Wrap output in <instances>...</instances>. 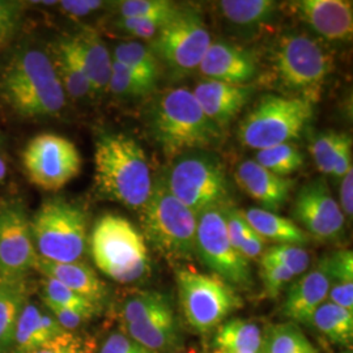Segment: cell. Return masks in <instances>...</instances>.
<instances>
[{
    "label": "cell",
    "instance_id": "db71d44e",
    "mask_svg": "<svg viewBox=\"0 0 353 353\" xmlns=\"http://www.w3.org/2000/svg\"><path fill=\"white\" fill-rule=\"evenodd\" d=\"M212 353H258V352H221V351H214Z\"/></svg>",
    "mask_w": 353,
    "mask_h": 353
},
{
    "label": "cell",
    "instance_id": "2e32d148",
    "mask_svg": "<svg viewBox=\"0 0 353 353\" xmlns=\"http://www.w3.org/2000/svg\"><path fill=\"white\" fill-rule=\"evenodd\" d=\"M294 14L330 42H350L353 36V4L347 0L290 1Z\"/></svg>",
    "mask_w": 353,
    "mask_h": 353
},
{
    "label": "cell",
    "instance_id": "816d5d0a",
    "mask_svg": "<svg viewBox=\"0 0 353 353\" xmlns=\"http://www.w3.org/2000/svg\"><path fill=\"white\" fill-rule=\"evenodd\" d=\"M327 299L330 303L353 312V285L330 287Z\"/></svg>",
    "mask_w": 353,
    "mask_h": 353
},
{
    "label": "cell",
    "instance_id": "d6a6232c",
    "mask_svg": "<svg viewBox=\"0 0 353 353\" xmlns=\"http://www.w3.org/2000/svg\"><path fill=\"white\" fill-rule=\"evenodd\" d=\"M262 353H318L300 327L292 322L270 327Z\"/></svg>",
    "mask_w": 353,
    "mask_h": 353
},
{
    "label": "cell",
    "instance_id": "ee69618b",
    "mask_svg": "<svg viewBox=\"0 0 353 353\" xmlns=\"http://www.w3.org/2000/svg\"><path fill=\"white\" fill-rule=\"evenodd\" d=\"M29 353H92V350L83 338L71 331H64Z\"/></svg>",
    "mask_w": 353,
    "mask_h": 353
},
{
    "label": "cell",
    "instance_id": "9a60e30c",
    "mask_svg": "<svg viewBox=\"0 0 353 353\" xmlns=\"http://www.w3.org/2000/svg\"><path fill=\"white\" fill-rule=\"evenodd\" d=\"M292 212L305 232L316 240L332 242L344 233L345 217L323 178H316L301 188Z\"/></svg>",
    "mask_w": 353,
    "mask_h": 353
},
{
    "label": "cell",
    "instance_id": "b9f144b4",
    "mask_svg": "<svg viewBox=\"0 0 353 353\" xmlns=\"http://www.w3.org/2000/svg\"><path fill=\"white\" fill-rule=\"evenodd\" d=\"M261 278L263 281L265 296L276 299L296 276L283 265L261 262Z\"/></svg>",
    "mask_w": 353,
    "mask_h": 353
},
{
    "label": "cell",
    "instance_id": "5bb4252c",
    "mask_svg": "<svg viewBox=\"0 0 353 353\" xmlns=\"http://www.w3.org/2000/svg\"><path fill=\"white\" fill-rule=\"evenodd\" d=\"M36 261L30 221L23 205L0 204V281L24 280Z\"/></svg>",
    "mask_w": 353,
    "mask_h": 353
},
{
    "label": "cell",
    "instance_id": "7dc6e473",
    "mask_svg": "<svg viewBox=\"0 0 353 353\" xmlns=\"http://www.w3.org/2000/svg\"><path fill=\"white\" fill-rule=\"evenodd\" d=\"M54 314V318L57 322L61 325V327L64 331H74L76 328L80 327L84 322H87L90 316L88 314H84L81 312H77L74 309H67V307H61L55 305H46Z\"/></svg>",
    "mask_w": 353,
    "mask_h": 353
},
{
    "label": "cell",
    "instance_id": "7402d4cb",
    "mask_svg": "<svg viewBox=\"0 0 353 353\" xmlns=\"http://www.w3.org/2000/svg\"><path fill=\"white\" fill-rule=\"evenodd\" d=\"M34 268L45 276L58 280L67 288L74 290L89 303L99 306L106 296V285L94 272L90 265L84 262H70L59 263L51 262L37 255V261Z\"/></svg>",
    "mask_w": 353,
    "mask_h": 353
},
{
    "label": "cell",
    "instance_id": "836d02e7",
    "mask_svg": "<svg viewBox=\"0 0 353 353\" xmlns=\"http://www.w3.org/2000/svg\"><path fill=\"white\" fill-rule=\"evenodd\" d=\"M255 161L271 173L287 178L303 166V154L294 144L284 143L256 152Z\"/></svg>",
    "mask_w": 353,
    "mask_h": 353
},
{
    "label": "cell",
    "instance_id": "603a6c76",
    "mask_svg": "<svg viewBox=\"0 0 353 353\" xmlns=\"http://www.w3.org/2000/svg\"><path fill=\"white\" fill-rule=\"evenodd\" d=\"M125 326L128 338L153 353L168 351L179 343V328L173 307Z\"/></svg>",
    "mask_w": 353,
    "mask_h": 353
},
{
    "label": "cell",
    "instance_id": "f907efd6",
    "mask_svg": "<svg viewBox=\"0 0 353 353\" xmlns=\"http://www.w3.org/2000/svg\"><path fill=\"white\" fill-rule=\"evenodd\" d=\"M341 212L344 217H352L353 214V170H350L345 176L341 178Z\"/></svg>",
    "mask_w": 353,
    "mask_h": 353
},
{
    "label": "cell",
    "instance_id": "f1b7e54d",
    "mask_svg": "<svg viewBox=\"0 0 353 353\" xmlns=\"http://www.w3.org/2000/svg\"><path fill=\"white\" fill-rule=\"evenodd\" d=\"M310 325L334 344L351 348L353 343V312L325 301L313 314Z\"/></svg>",
    "mask_w": 353,
    "mask_h": 353
},
{
    "label": "cell",
    "instance_id": "ffe728a7",
    "mask_svg": "<svg viewBox=\"0 0 353 353\" xmlns=\"http://www.w3.org/2000/svg\"><path fill=\"white\" fill-rule=\"evenodd\" d=\"M330 280L318 265L292 283L281 313L294 325H310L316 309L327 300Z\"/></svg>",
    "mask_w": 353,
    "mask_h": 353
},
{
    "label": "cell",
    "instance_id": "c3c4849f",
    "mask_svg": "<svg viewBox=\"0 0 353 353\" xmlns=\"http://www.w3.org/2000/svg\"><path fill=\"white\" fill-rule=\"evenodd\" d=\"M58 4L64 12L75 17H83L100 10L105 3L100 0H63Z\"/></svg>",
    "mask_w": 353,
    "mask_h": 353
},
{
    "label": "cell",
    "instance_id": "6da1fadb",
    "mask_svg": "<svg viewBox=\"0 0 353 353\" xmlns=\"http://www.w3.org/2000/svg\"><path fill=\"white\" fill-rule=\"evenodd\" d=\"M94 186L102 198L141 210L153 188L151 166L139 143L126 134L105 132L94 144Z\"/></svg>",
    "mask_w": 353,
    "mask_h": 353
},
{
    "label": "cell",
    "instance_id": "8d00e7d4",
    "mask_svg": "<svg viewBox=\"0 0 353 353\" xmlns=\"http://www.w3.org/2000/svg\"><path fill=\"white\" fill-rule=\"evenodd\" d=\"M351 137L344 132L325 131L319 132L310 141V154L316 163L321 173L331 176L338 153L344 145V143Z\"/></svg>",
    "mask_w": 353,
    "mask_h": 353
},
{
    "label": "cell",
    "instance_id": "f546056e",
    "mask_svg": "<svg viewBox=\"0 0 353 353\" xmlns=\"http://www.w3.org/2000/svg\"><path fill=\"white\" fill-rule=\"evenodd\" d=\"M224 214L227 221L228 234L233 248L246 261L261 259L265 250V240L252 229L240 210L225 205Z\"/></svg>",
    "mask_w": 353,
    "mask_h": 353
},
{
    "label": "cell",
    "instance_id": "8992f818",
    "mask_svg": "<svg viewBox=\"0 0 353 353\" xmlns=\"http://www.w3.org/2000/svg\"><path fill=\"white\" fill-rule=\"evenodd\" d=\"M140 212L141 234L166 259L182 262L196 255L198 216L169 191L164 178L153 181L151 195Z\"/></svg>",
    "mask_w": 353,
    "mask_h": 353
},
{
    "label": "cell",
    "instance_id": "f35d334b",
    "mask_svg": "<svg viewBox=\"0 0 353 353\" xmlns=\"http://www.w3.org/2000/svg\"><path fill=\"white\" fill-rule=\"evenodd\" d=\"M261 262L275 263L290 270L294 276L303 275L310 265V254L299 245L279 243L265 250Z\"/></svg>",
    "mask_w": 353,
    "mask_h": 353
},
{
    "label": "cell",
    "instance_id": "cb8c5ba5",
    "mask_svg": "<svg viewBox=\"0 0 353 353\" xmlns=\"http://www.w3.org/2000/svg\"><path fill=\"white\" fill-rule=\"evenodd\" d=\"M64 332L54 316L43 314L36 305L28 303L19 316L14 331L16 353H29Z\"/></svg>",
    "mask_w": 353,
    "mask_h": 353
},
{
    "label": "cell",
    "instance_id": "f5cc1de1",
    "mask_svg": "<svg viewBox=\"0 0 353 353\" xmlns=\"http://www.w3.org/2000/svg\"><path fill=\"white\" fill-rule=\"evenodd\" d=\"M7 174V168H6V163L3 161V159H0V181L4 179V176Z\"/></svg>",
    "mask_w": 353,
    "mask_h": 353
},
{
    "label": "cell",
    "instance_id": "d6986e66",
    "mask_svg": "<svg viewBox=\"0 0 353 353\" xmlns=\"http://www.w3.org/2000/svg\"><path fill=\"white\" fill-rule=\"evenodd\" d=\"M234 178L241 190L270 212L279 211L288 202L294 183L293 179L271 173L255 160L242 161L236 169Z\"/></svg>",
    "mask_w": 353,
    "mask_h": 353
},
{
    "label": "cell",
    "instance_id": "484cf974",
    "mask_svg": "<svg viewBox=\"0 0 353 353\" xmlns=\"http://www.w3.org/2000/svg\"><path fill=\"white\" fill-rule=\"evenodd\" d=\"M214 351L262 353V330L254 322L233 318L223 322L214 332Z\"/></svg>",
    "mask_w": 353,
    "mask_h": 353
},
{
    "label": "cell",
    "instance_id": "30bf717a",
    "mask_svg": "<svg viewBox=\"0 0 353 353\" xmlns=\"http://www.w3.org/2000/svg\"><path fill=\"white\" fill-rule=\"evenodd\" d=\"M179 303L191 327L207 334L243 306L234 287L214 274L179 268L176 274Z\"/></svg>",
    "mask_w": 353,
    "mask_h": 353
},
{
    "label": "cell",
    "instance_id": "52a82bcc",
    "mask_svg": "<svg viewBox=\"0 0 353 353\" xmlns=\"http://www.w3.org/2000/svg\"><path fill=\"white\" fill-rule=\"evenodd\" d=\"M166 188L194 214L228 205L229 181L221 160L207 150H194L172 159Z\"/></svg>",
    "mask_w": 353,
    "mask_h": 353
},
{
    "label": "cell",
    "instance_id": "f6af8a7d",
    "mask_svg": "<svg viewBox=\"0 0 353 353\" xmlns=\"http://www.w3.org/2000/svg\"><path fill=\"white\" fill-rule=\"evenodd\" d=\"M166 23L159 20H148V19H119L117 28L126 32L132 37L153 39L159 34Z\"/></svg>",
    "mask_w": 353,
    "mask_h": 353
},
{
    "label": "cell",
    "instance_id": "9c48e42d",
    "mask_svg": "<svg viewBox=\"0 0 353 353\" xmlns=\"http://www.w3.org/2000/svg\"><path fill=\"white\" fill-rule=\"evenodd\" d=\"M314 103L284 94H265L245 115L239 139L252 150H265L300 137L313 119Z\"/></svg>",
    "mask_w": 353,
    "mask_h": 353
},
{
    "label": "cell",
    "instance_id": "4dcf8cb0",
    "mask_svg": "<svg viewBox=\"0 0 353 353\" xmlns=\"http://www.w3.org/2000/svg\"><path fill=\"white\" fill-rule=\"evenodd\" d=\"M52 64L67 96L77 100L92 93L87 76L64 39H61L57 45L55 63Z\"/></svg>",
    "mask_w": 353,
    "mask_h": 353
},
{
    "label": "cell",
    "instance_id": "60d3db41",
    "mask_svg": "<svg viewBox=\"0 0 353 353\" xmlns=\"http://www.w3.org/2000/svg\"><path fill=\"white\" fill-rule=\"evenodd\" d=\"M318 265L327 275L330 287L353 285L352 250L341 249L338 252H331Z\"/></svg>",
    "mask_w": 353,
    "mask_h": 353
},
{
    "label": "cell",
    "instance_id": "277c9868",
    "mask_svg": "<svg viewBox=\"0 0 353 353\" xmlns=\"http://www.w3.org/2000/svg\"><path fill=\"white\" fill-rule=\"evenodd\" d=\"M1 90L24 117H49L65 105V93L49 55L30 49L17 54L4 71Z\"/></svg>",
    "mask_w": 353,
    "mask_h": 353
},
{
    "label": "cell",
    "instance_id": "11a10c76",
    "mask_svg": "<svg viewBox=\"0 0 353 353\" xmlns=\"http://www.w3.org/2000/svg\"><path fill=\"white\" fill-rule=\"evenodd\" d=\"M0 145H1V139H0Z\"/></svg>",
    "mask_w": 353,
    "mask_h": 353
},
{
    "label": "cell",
    "instance_id": "83f0119b",
    "mask_svg": "<svg viewBox=\"0 0 353 353\" xmlns=\"http://www.w3.org/2000/svg\"><path fill=\"white\" fill-rule=\"evenodd\" d=\"M26 300L24 280L0 281V353L13 345L14 331Z\"/></svg>",
    "mask_w": 353,
    "mask_h": 353
},
{
    "label": "cell",
    "instance_id": "7bdbcfd3",
    "mask_svg": "<svg viewBox=\"0 0 353 353\" xmlns=\"http://www.w3.org/2000/svg\"><path fill=\"white\" fill-rule=\"evenodd\" d=\"M24 3L12 0H0V46L8 43L12 39L19 24Z\"/></svg>",
    "mask_w": 353,
    "mask_h": 353
},
{
    "label": "cell",
    "instance_id": "ab89813d",
    "mask_svg": "<svg viewBox=\"0 0 353 353\" xmlns=\"http://www.w3.org/2000/svg\"><path fill=\"white\" fill-rule=\"evenodd\" d=\"M43 300L46 305H55L67 309H74L89 316H93L97 310V306L89 303L88 300L79 296L74 290L67 288L58 280L45 278L43 281Z\"/></svg>",
    "mask_w": 353,
    "mask_h": 353
},
{
    "label": "cell",
    "instance_id": "d590c367",
    "mask_svg": "<svg viewBox=\"0 0 353 353\" xmlns=\"http://www.w3.org/2000/svg\"><path fill=\"white\" fill-rule=\"evenodd\" d=\"M168 307H172V305L164 293L144 290L127 299L122 307V319L125 325L135 323Z\"/></svg>",
    "mask_w": 353,
    "mask_h": 353
},
{
    "label": "cell",
    "instance_id": "7c38bea8",
    "mask_svg": "<svg viewBox=\"0 0 353 353\" xmlns=\"http://www.w3.org/2000/svg\"><path fill=\"white\" fill-rule=\"evenodd\" d=\"M211 43L212 37L202 16L181 8L153 38L151 50L173 72L185 75L198 70Z\"/></svg>",
    "mask_w": 353,
    "mask_h": 353
},
{
    "label": "cell",
    "instance_id": "3957f363",
    "mask_svg": "<svg viewBox=\"0 0 353 353\" xmlns=\"http://www.w3.org/2000/svg\"><path fill=\"white\" fill-rule=\"evenodd\" d=\"M148 128L154 141L172 159L194 150H210L221 140V130L204 114L192 90H165L152 103Z\"/></svg>",
    "mask_w": 353,
    "mask_h": 353
},
{
    "label": "cell",
    "instance_id": "8fae6325",
    "mask_svg": "<svg viewBox=\"0 0 353 353\" xmlns=\"http://www.w3.org/2000/svg\"><path fill=\"white\" fill-rule=\"evenodd\" d=\"M224 207H214L198 214L195 252L214 275L234 288L250 290V262L233 248L229 240Z\"/></svg>",
    "mask_w": 353,
    "mask_h": 353
},
{
    "label": "cell",
    "instance_id": "44dd1931",
    "mask_svg": "<svg viewBox=\"0 0 353 353\" xmlns=\"http://www.w3.org/2000/svg\"><path fill=\"white\" fill-rule=\"evenodd\" d=\"M63 39L87 76L92 93L100 94L108 90L113 58L99 34L93 30H83Z\"/></svg>",
    "mask_w": 353,
    "mask_h": 353
},
{
    "label": "cell",
    "instance_id": "bcb514c9",
    "mask_svg": "<svg viewBox=\"0 0 353 353\" xmlns=\"http://www.w3.org/2000/svg\"><path fill=\"white\" fill-rule=\"evenodd\" d=\"M100 353H153L126 335L113 334L102 344Z\"/></svg>",
    "mask_w": 353,
    "mask_h": 353
},
{
    "label": "cell",
    "instance_id": "4316f807",
    "mask_svg": "<svg viewBox=\"0 0 353 353\" xmlns=\"http://www.w3.org/2000/svg\"><path fill=\"white\" fill-rule=\"evenodd\" d=\"M219 10L232 26L254 29L275 19L279 3L274 0H223L219 1Z\"/></svg>",
    "mask_w": 353,
    "mask_h": 353
},
{
    "label": "cell",
    "instance_id": "74e56055",
    "mask_svg": "<svg viewBox=\"0 0 353 353\" xmlns=\"http://www.w3.org/2000/svg\"><path fill=\"white\" fill-rule=\"evenodd\" d=\"M154 87L156 85L137 75L134 71L127 68L126 65L113 59L112 75L108 85L109 92L121 97H141L148 94Z\"/></svg>",
    "mask_w": 353,
    "mask_h": 353
},
{
    "label": "cell",
    "instance_id": "1f68e13d",
    "mask_svg": "<svg viewBox=\"0 0 353 353\" xmlns=\"http://www.w3.org/2000/svg\"><path fill=\"white\" fill-rule=\"evenodd\" d=\"M114 61L126 65L137 75L156 85L159 79V61L145 45L140 42H123L114 49Z\"/></svg>",
    "mask_w": 353,
    "mask_h": 353
},
{
    "label": "cell",
    "instance_id": "5b68a950",
    "mask_svg": "<svg viewBox=\"0 0 353 353\" xmlns=\"http://www.w3.org/2000/svg\"><path fill=\"white\" fill-rule=\"evenodd\" d=\"M94 265L121 284L137 283L151 271L147 241L137 227L118 214H105L90 234Z\"/></svg>",
    "mask_w": 353,
    "mask_h": 353
},
{
    "label": "cell",
    "instance_id": "681fc988",
    "mask_svg": "<svg viewBox=\"0 0 353 353\" xmlns=\"http://www.w3.org/2000/svg\"><path fill=\"white\" fill-rule=\"evenodd\" d=\"M350 170H352V138H350L344 143V145L338 153L331 176L341 179Z\"/></svg>",
    "mask_w": 353,
    "mask_h": 353
},
{
    "label": "cell",
    "instance_id": "4fadbf2b",
    "mask_svg": "<svg viewBox=\"0 0 353 353\" xmlns=\"http://www.w3.org/2000/svg\"><path fill=\"white\" fill-rule=\"evenodd\" d=\"M23 164L32 185L45 191H59L79 176L83 160L71 140L45 132L29 140Z\"/></svg>",
    "mask_w": 353,
    "mask_h": 353
},
{
    "label": "cell",
    "instance_id": "d4e9b609",
    "mask_svg": "<svg viewBox=\"0 0 353 353\" xmlns=\"http://www.w3.org/2000/svg\"><path fill=\"white\" fill-rule=\"evenodd\" d=\"M242 214L249 225L265 240L299 246L310 240V236L303 228L299 227L288 217L265 211L263 208H250L245 212L242 211Z\"/></svg>",
    "mask_w": 353,
    "mask_h": 353
},
{
    "label": "cell",
    "instance_id": "7a4b0ae2",
    "mask_svg": "<svg viewBox=\"0 0 353 353\" xmlns=\"http://www.w3.org/2000/svg\"><path fill=\"white\" fill-rule=\"evenodd\" d=\"M270 81L288 97L316 103L334 72V58L321 42L301 32H284L268 50Z\"/></svg>",
    "mask_w": 353,
    "mask_h": 353
},
{
    "label": "cell",
    "instance_id": "e0dca14e",
    "mask_svg": "<svg viewBox=\"0 0 353 353\" xmlns=\"http://www.w3.org/2000/svg\"><path fill=\"white\" fill-rule=\"evenodd\" d=\"M205 80L249 85L258 76V59L252 51L228 41L212 42L198 67Z\"/></svg>",
    "mask_w": 353,
    "mask_h": 353
},
{
    "label": "cell",
    "instance_id": "ba28073f",
    "mask_svg": "<svg viewBox=\"0 0 353 353\" xmlns=\"http://www.w3.org/2000/svg\"><path fill=\"white\" fill-rule=\"evenodd\" d=\"M87 228L85 211L62 198L42 203L30 221L38 256L59 263L81 259L87 248Z\"/></svg>",
    "mask_w": 353,
    "mask_h": 353
},
{
    "label": "cell",
    "instance_id": "e575fe53",
    "mask_svg": "<svg viewBox=\"0 0 353 353\" xmlns=\"http://www.w3.org/2000/svg\"><path fill=\"white\" fill-rule=\"evenodd\" d=\"M181 7L169 0H125L118 3V11L122 19H148L168 23Z\"/></svg>",
    "mask_w": 353,
    "mask_h": 353
},
{
    "label": "cell",
    "instance_id": "ac0fdd59",
    "mask_svg": "<svg viewBox=\"0 0 353 353\" xmlns=\"http://www.w3.org/2000/svg\"><path fill=\"white\" fill-rule=\"evenodd\" d=\"M252 85H234L214 80H203L192 90L204 114L221 131L239 117L252 99Z\"/></svg>",
    "mask_w": 353,
    "mask_h": 353
}]
</instances>
